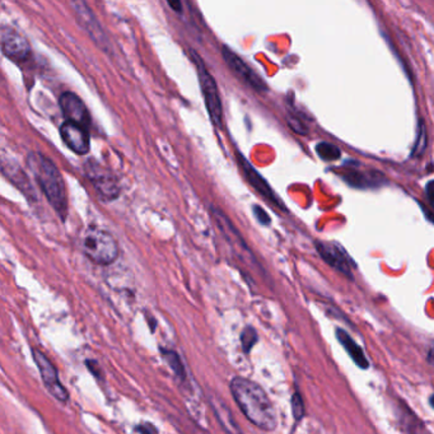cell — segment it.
Segmentation results:
<instances>
[{"instance_id":"6da1fadb","label":"cell","mask_w":434,"mask_h":434,"mask_svg":"<svg viewBox=\"0 0 434 434\" xmlns=\"http://www.w3.org/2000/svg\"><path fill=\"white\" fill-rule=\"evenodd\" d=\"M229 390L243 415L255 427L273 432L278 427V415L266 391L249 378L236 376L229 384Z\"/></svg>"},{"instance_id":"7a4b0ae2","label":"cell","mask_w":434,"mask_h":434,"mask_svg":"<svg viewBox=\"0 0 434 434\" xmlns=\"http://www.w3.org/2000/svg\"><path fill=\"white\" fill-rule=\"evenodd\" d=\"M27 164L32 172L36 182L41 187L45 198L51 207L64 221L68 213V196L64 178L59 171L57 164L49 157L40 152H31L27 156Z\"/></svg>"},{"instance_id":"3957f363","label":"cell","mask_w":434,"mask_h":434,"mask_svg":"<svg viewBox=\"0 0 434 434\" xmlns=\"http://www.w3.org/2000/svg\"><path fill=\"white\" fill-rule=\"evenodd\" d=\"M80 249L92 263L102 266L114 263L120 255V247L114 236L97 226H91L83 231Z\"/></svg>"},{"instance_id":"277c9868","label":"cell","mask_w":434,"mask_h":434,"mask_svg":"<svg viewBox=\"0 0 434 434\" xmlns=\"http://www.w3.org/2000/svg\"><path fill=\"white\" fill-rule=\"evenodd\" d=\"M190 55H191L192 63L195 64L196 71H198L200 88H201L203 97L205 101L209 117L215 126L222 128V125H223V106H222L221 96H219V89L217 86V82L208 71L204 62L201 60V57L192 50L190 51Z\"/></svg>"},{"instance_id":"5b68a950","label":"cell","mask_w":434,"mask_h":434,"mask_svg":"<svg viewBox=\"0 0 434 434\" xmlns=\"http://www.w3.org/2000/svg\"><path fill=\"white\" fill-rule=\"evenodd\" d=\"M32 356L35 361L36 367L40 370V376L43 378V384L46 390L60 403H68L71 395L66 390L64 384H62L55 364L51 362L48 356L40 349H32Z\"/></svg>"},{"instance_id":"8992f818","label":"cell","mask_w":434,"mask_h":434,"mask_svg":"<svg viewBox=\"0 0 434 434\" xmlns=\"http://www.w3.org/2000/svg\"><path fill=\"white\" fill-rule=\"evenodd\" d=\"M85 171L94 190L103 201H113L120 196L122 187L114 175L107 171L106 168L91 159L85 166Z\"/></svg>"},{"instance_id":"52a82bcc","label":"cell","mask_w":434,"mask_h":434,"mask_svg":"<svg viewBox=\"0 0 434 434\" xmlns=\"http://www.w3.org/2000/svg\"><path fill=\"white\" fill-rule=\"evenodd\" d=\"M71 6L75 13L79 24L86 29L87 34L91 36L93 41L97 43L101 49L105 51L110 50L111 43L108 41L106 34L103 32V29L101 27L100 22L96 18L92 9L88 7V4L85 1H73Z\"/></svg>"},{"instance_id":"ba28073f","label":"cell","mask_w":434,"mask_h":434,"mask_svg":"<svg viewBox=\"0 0 434 434\" xmlns=\"http://www.w3.org/2000/svg\"><path fill=\"white\" fill-rule=\"evenodd\" d=\"M1 50L6 57L17 63L27 62L31 57V46L24 36L9 26H3L0 32Z\"/></svg>"},{"instance_id":"9c48e42d","label":"cell","mask_w":434,"mask_h":434,"mask_svg":"<svg viewBox=\"0 0 434 434\" xmlns=\"http://www.w3.org/2000/svg\"><path fill=\"white\" fill-rule=\"evenodd\" d=\"M222 55H223L224 62L227 63L228 68L233 71L238 78L243 79L246 85H249L251 88H254L259 92L268 91V86L263 82V78L255 73V71H252L249 65L236 54L235 51L229 49L228 46H223Z\"/></svg>"},{"instance_id":"30bf717a","label":"cell","mask_w":434,"mask_h":434,"mask_svg":"<svg viewBox=\"0 0 434 434\" xmlns=\"http://www.w3.org/2000/svg\"><path fill=\"white\" fill-rule=\"evenodd\" d=\"M316 249L325 263L330 265L331 268H334L335 270L342 273V275H345L347 278L353 279V273H352L353 261L340 245L335 243L316 241Z\"/></svg>"},{"instance_id":"8fae6325","label":"cell","mask_w":434,"mask_h":434,"mask_svg":"<svg viewBox=\"0 0 434 434\" xmlns=\"http://www.w3.org/2000/svg\"><path fill=\"white\" fill-rule=\"evenodd\" d=\"M59 107L64 115L65 122H74L88 129L91 124L89 113L78 94L64 92L59 99Z\"/></svg>"},{"instance_id":"7c38bea8","label":"cell","mask_w":434,"mask_h":434,"mask_svg":"<svg viewBox=\"0 0 434 434\" xmlns=\"http://www.w3.org/2000/svg\"><path fill=\"white\" fill-rule=\"evenodd\" d=\"M60 136L65 145L78 156H85L91 150V139L88 130L74 122H65L60 126Z\"/></svg>"},{"instance_id":"4fadbf2b","label":"cell","mask_w":434,"mask_h":434,"mask_svg":"<svg viewBox=\"0 0 434 434\" xmlns=\"http://www.w3.org/2000/svg\"><path fill=\"white\" fill-rule=\"evenodd\" d=\"M237 159L240 162V166L243 167V173H245V178H247L251 186L256 190L259 194H261L263 198L266 200H269L273 205L278 207L282 210L287 212V208L284 207L283 201L279 199L278 196L275 195V192L273 191L269 184L266 182V180L259 173V172L249 164V161L241 154V153H237Z\"/></svg>"},{"instance_id":"5bb4252c","label":"cell","mask_w":434,"mask_h":434,"mask_svg":"<svg viewBox=\"0 0 434 434\" xmlns=\"http://www.w3.org/2000/svg\"><path fill=\"white\" fill-rule=\"evenodd\" d=\"M335 334H336V338H338V340L340 342V345L347 350L349 356L353 359V362H354L359 368H362V370H368V368H370V362H368L367 356L364 354L363 349L361 348V347L354 342V339H353L345 330H342V328H336V333H335Z\"/></svg>"},{"instance_id":"9a60e30c","label":"cell","mask_w":434,"mask_h":434,"mask_svg":"<svg viewBox=\"0 0 434 434\" xmlns=\"http://www.w3.org/2000/svg\"><path fill=\"white\" fill-rule=\"evenodd\" d=\"M210 405L213 407L214 413L217 415V419L219 421V424L227 432V434H243L238 424L236 423L233 415L226 404H223L221 400L217 399L214 396L210 400Z\"/></svg>"},{"instance_id":"2e32d148","label":"cell","mask_w":434,"mask_h":434,"mask_svg":"<svg viewBox=\"0 0 434 434\" xmlns=\"http://www.w3.org/2000/svg\"><path fill=\"white\" fill-rule=\"evenodd\" d=\"M342 178L348 182L349 185L354 187H372V186L381 185L384 175L381 173H358V172H348Z\"/></svg>"},{"instance_id":"e0dca14e","label":"cell","mask_w":434,"mask_h":434,"mask_svg":"<svg viewBox=\"0 0 434 434\" xmlns=\"http://www.w3.org/2000/svg\"><path fill=\"white\" fill-rule=\"evenodd\" d=\"M161 354L164 356L166 363L173 370L175 376L181 384H185L186 370L185 366L182 363L181 356H178V352L173 349L161 348Z\"/></svg>"},{"instance_id":"ac0fdd59","label":"cell","mask_w":434,"mask_h":434,"mask_svg":"<svg viewBox=\"0 0 434 434\" xmlns=\"http://www.w3.org/2000/svg\"><path fill=\"white\" fill-rule=\"evenodd\" d=\"M316 153L319 154L322 161H326V162H334L342 157L340 150L334 144L328 142L319 143L316 145Z\"/></svg>"},{"instance_id":"d6986e66","label":"cell","mask_w":434,"mask_h":434,"mask_svg":"<svg viewBox=\"0 0 434 434\" xmlns=\"http://www.w3.org/2000/svg\"><path fill=\"white\" fill-rule=\"evenodd\" d=\"M240 340H241L243 353L249 354V352L259 342V334H257L256 328L251 326V325H247L246 328H243L241 336H240Z\"/></svg>"},{"instance_id":"ffe728a7","label":"cell","mask_w":434,"mask_h":434,"mask_svg":"<svg viewBox=\"0 0 434 434\" xmlns=\"http://www.w3.org/2000/svg\"><path fill=\"white\" fill-rule=\"evenodd\" d=\"M426 148H427V130H426V124H424V122L420 120L419 128H418V136H417V140H415L413 150H412V156H423Z\"/></svg>"},{"instance_id":"44dd1931","label":"cell","mask_w":434,"mask_h":434,"mask_svg":"<svg viewBox=\"0 0 434 434\" xmlns=\"http://www.w3.org/2000/svg\"><path fill=\"white\" fill-rule=\"evenodd\" d=\"M291 405H292V413L294 419L297 420V421L303 419V417H305V403H303V399H302V396H301V393L298 391L293 393L292 399H291Z\"/></svg>"},{"instance_id":"7402d4cb","label":"cell","mask_w":434,"mask_h":434,"mask_svg":"<svg viewBox=\"0 0 434 434\" xmlns=\"http://www.w3.org/2000/svg\"><path fill=\"white\" fill-rule=\"evenodd\" d=\"M287 122H288V126L292 129L296 134L306 136L307 133H308V128H307L303 122L299 120L298 117H296V116H293V115H288V116H287Z\"/></svg>"},{"instance_id":"603a6c76","label":"cell","mask_w":434,"mask_h":434,"mask_svg":"<svg viewBox=\"0 0 434 434\" xmlns=\"http://www.w3.org/2000/svg\"><path fill=\"white\" fill-rule=\"evenodd\" d=\"M252 209H254V214H255L257 221L260 222V223L263 224V226L270 224V217H269L268 213L263 210V208L259 207V205H255V207L252 208Z\"/></svg>"},{"instance_id":"cb8c5ba5","label":"cell","mask_w":434,"mask_h":434,"mask_svg":"<svg viewBox=\"0 0 434 434\" xmlns=\"http://www.w3.org/2000/svg\"><path fill=\"white\" fill-rule=\"evenodd\" d=\"M136 433L139 434H157L158 433V431H157V428L152 424V423H148V421H144V423H140L139 426H136Z\"/></svg>"},{"instance_id":"d4e9b609","label":"cell","mask_w":434,"mask_h":434,"mask_svg":"<svg viewBox=\"0 0 434 434\" xmlns=\"http://www.w3.org/2000/svg\"><path fill=\"white\" fill-rule=\"evenodd\" d=\"M86 366L87 368L91 370V373H92L94 377L99 378V379L102 377V368H101L100 364L97 363L96 361H93V359H87Z\"/></svg>"},{"instance_id":"484cf974","label":"cell","mask_w":434,"mask_h":434,"mask_svg":"<svg viewBox=\"0 0 434 434\" xmlns=\"http://www.w3.org/2000/svg\"><path fill=\"white\" fill-rule=\"evenodd\" d=\"M426 192H427L428 199L431 201V204H434V180L428 182L426 186Z\"/></svg>"},{"instance_id":"4316f807","label":"cell","mask_w":434,"mask_h":434,"mask_svg":"<svg viewBox=\"0 0 434 434\" xmlns=\"http://www.w3.org/2000/svg\"><path fill=\"white\" fill-rule=\"evenodd\" d=\"M167 4H168V6H170V7H171L172 9L175 10V12H178V13H181V10H182V9H181V7H182V4H181L180 1H173V3H172V1H167Z\"/></svg>"},{"instance_id":"83f0119b","label":"cell","mask_w":434,"mask_h":434,"mask_svg":"<svg viewBox=\"0 0 434 434\" xmlns=\"http://www.w3.org/2000/svg\"><path fill=\"white\" fill-rule=\"evenodd\" d=\"M428 363L431 364L432 367H434V342L432 344V347L429 349V353H428Z\"/></svg>"},{"instance_id":"f1b7e54d","label":"cell","mask_w":434,"mask_h":434,"mask_svg":"<svg viewBox=\"0 0 434 434\" xmlns=\"http://www.w3.org/2000/svg\"><path fill=\"white\" fill-rule=\"evenodd\" d=\"M429 403H431V406H432V407H433L434 409V395H432V396H431V399H429Z\"/></svg>"}]
</instances>
